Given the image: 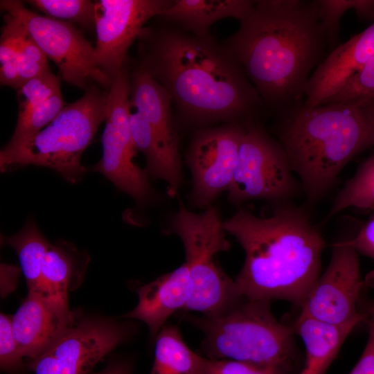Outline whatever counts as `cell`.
<instances>
[{
  "instance_id": "cell-1",
  "label": "cell",
  "mask_w": 374,
  "mask_h": 374,
  "mask_svg": "<svg viewBox=\"0 0 374 374\" xmlns=\"http://www.w3.org/2000/svg\"><path fill=\"white\" fill-rule=\"evenodd\" d=\"M161 20L139 35L136 64L166 90L179 118L199 129L253 122L265 107L229 50Z\"/></svg>"
},
{
  "instance_id": "cell-2",
  "label": "cell",
  "mask_w": 374,
  "mask_h": 374,
  "mask_svg": "<svg viewBox=\"0 0 374 374\" xmlns=\"http://www.w3.org/2000/svg\"><path fill=\"white\" fill-rule=\"evenodd\" d=\"M240 23L222 43L265 107L283 112L302 104L309 79L329 46L315 1H256Z\"/></svg>"
},
{
  "instance_id": "cell-3",
  "label": "cell",
  "mask_w": 374,
  "mask_h": 374,
  "mask_svg": "<svg viewBox=\"0 0 374 374\" xmlns=\"http://www.w3.org/2000/svg\"><path fill=\"white\" fill-rule=\"evenodd\" d=\"M244 251L235 280L250 300L301 306L321 274L325 241L304 212L284 204L267 217L240 209L223 222Z\"/></svg>"
},
{
  "instance_id": "cell-4",
  "label": "cell",
  "mask_w": 374,
  "mask_h": 374,
  "mask_svg": "<svg viewBox=\"0 0 374 374\" xmlns=\"http://www.w3.org/2000/svg\"><path fill=\"white\" fill-rule=\"evenodd\" d=\"M282 113L279 143L311 203L329 191L351 159L374 145V99L302 103Z\"/></svg>"
},
{
  "instance_id": "cell-5",
  "label": "cell",
  "mask_w": 374,
  "mask_h": 374,
  "mask_svg": "<svg viewBox=\"0 0 374 374\" xmlns=\"http://www.w3.org/2000/svg\"><path fill=\"white\" fill-rule=\"evenodd\" d=\"M203 333L206 358L251 364L289 374L299 359L292 326L277 320L271 301L244 298L213 317L186 315Z\"/></svg>"
},
{
  "instance_id": "cell-6",
  "label": "cell",
  "mask_w": 374,
  "mask_h": 374,
  "mask_svg": "<svg viewBox=\"0 0 374 374\" xmlns=\"http://www.w3.org/2000/svg\"><path fill=\"white\" fill-rule=\"evenodd\" d=\"M107 99V91L90 87L33 137L15 147L5 146L0 152L1 171L35 165L50 168L71 183L80 181L87 172L81 157L105 121Z\"/></svg>"
},
{
  "instance_id": "cell-7",
  "label": "cell",
  "mask_w": 374,
  "mask_h": 374,
  "mask_svg": "<svg viewBox=\"0 0 374 374\" xmlns=\"http://www.w3.org/2000/svg\"><path fill=\"white\" fill-rule=\"evenodd\" d=\"M170 231L183 242L185 262L189 270L190 293L184 311L198 312L204 317H213L244 298L235 280L214 260L217 253L230 248L216 209L209 208L199 214L181 209L173 217Z\"/></svg>"
},
{
  "instance_id": "cell-8",
  "label": "cell",
  "mask_w": 374,
  "mask_h": 374,
  "mask_svg": "<svg viewBox=\"0 0 374 374\" xmlns=\"http://www.w3.org/2000/svg\"><path fill=\"white\" fill-rule=\"evenodd\" d=\"M133 332L130 323L71 311L62 332L27 366L35 374H88Z\"/></svg>"
},
{
  "instance_id": "cell-9",
  "label": "cell",
  "mask_w": 374,
  "mask_h": 374,
  "mask_svg": "<svg viewBox=\"0 0 374 374\" xmlns=\"http://www.w3.org/2000/svg\"><path fill=\"white\" fill-rule=\"evenodd\" d=\"M237 166L228 197L238 204L251 199L281 202L299 188L285 152L253 121L244 125Z\"/></svg>"
},
{
  "instance_id": "cell-10",
  "label": "cell",
  "mask_w": 374,
  "mask_h": 374,
  "mask_svg": "<svg viewBox=\"0 0 374 374\" xmlns=\"http://www.w3.org/2000/svg\"><path fill=\"white\" fill-rule=\"evenodd\" d=\"M0 7L21 20L67 83L85 91L93 85L110 87L113 80L96 65L94 46L73 24L34 12L17 0H1Z\"/></svg>"
},
{
  "instance_id": "cell-11",
  "label": "cell",
  "mask_w": 374,
  "mask_h": 374,
  "mask_svg": "<svg viewBox=\"0 0 374 374\" xmlns=\"http://www.w3.org/2000/svg\"><path fill=\"white\" fill-rule=\"evenodd\" d=\"M129 72L127 62L107 89L105 126L101 138L103 154L92 168L141 202L149 197L150 188L145 172L133 161L137 150L130 121Z\"/></svg>"
},
{
  "instance_id": "cell-12",
  "label": "cell",
  "mask_w": 374,
  "mask_h": 374,
  "mask_svg": "<svg viewBox=\"0 0 374 374\" xmlns=\"http://www.w3.org/2000/svg\"><path fill=\"white\" fill-rule=\"evenodd\" d=\"M366 285L357 251L341 242H335L329 264L303 300L299 315L332 324L368 319L367 312L359 308Z\"/></svg>"
},
{
  "instance_id": "cell-13",
  "label": "cell",
  "mask_w": 374,
  "mask_h": 374,
  "mask_svg": "<svg viewBox=\"0 0 374 374\" xmlns=\"http://www.w3.org/2000/svg\"><path fill=\"white\" fill-rule=\"evenodd\" d=\"M244 125L224 123L198 129L186 154L193 175L192 202L209 207L211 202L229 188L235 171Z\"/></svg>"
},
{
  "instance_id": "cell-14",
  "label": "cell",
  "mask_w": 374,
  "mask_h": 374,
  "mask_svg": "<svg viewBox=\"0 0 374 374\" xmlns=\"http://www.w3.org/2000/svg\"><path fill=\"white\" fill-rule=\"evenodd\" d=\"M172 0L95 1L98 67L113 80L123 70L127 52L147 21L161 13Z\"/></svg>"
},
{
  "instance_id": "cell-15",
  "label": "cell",
  "mask_w": 374,
  "mask_h": 374,
  "mask_svg": "<svg viewBox=\"0 0 374 374\" xmlns=\"http://www.w3.org/2000/svg\"><path fill=\"white\" fill-rule=\"evenodd\" d=\"M374 57V23L335 46L312 72L303 105L315 106L336 94Z\"/></svg>"
},
{
  "instance_id": "cell-16",
  "label": "cell",
  "mask_w": 374,
  "mask_h": 374,
  "mask_svg": "<svg viewBox=\"0 0 374 374\" xmlns=\"http://www.w3.org/2000/svg\"><path fill=\"white\" fill-rule=\"evenodd\" d=\"M129 93L131 107L148 122L172 166L181 171L178 136L172 100L166 90L136 63L130 66Z\"/></svg>"
},
{
  "instance_id": "cell-17",
  "label": "cell",
  "mask_w": 374,
  "mask_h": 374,
  "mask_svg": "<svg viewBox=\"0 0 374 374\" xmlns=\"http://www.w3.org/2000/svg\"><path fill=\"white\" fill-rule=\"evenodd\" d=\"M138 303L122 318L137 319L148 327L155 339L166 320L177 310H184L190 293L188 265L182 264L171 272L137 288Z\"/></svg>"
},
{
  "instance_id": "cell-18",
  "label": "cell",
  "mask_w": 374,
  "mask_h": 374,
  "mask_svg": "<svg viewBox=\"0 0 374 374\" xmlns=\"http://www.w3.org/2000/svg\"><path fill=\"white\" fill-rule=\"evenodd\" d=\"M69 319L61 317L39 296L28 293L11 317L12 332L23 357L30 360L44 351Z\"/></svg>"
},
{
  "instance_id": "cell-19",
  "label": "cell",
  "mask_w": 374,
  "mask_h": 374,
  "mask_svg": "<svg viewBox=\"0 0 374 374\" xmlns=\"http://www.w3.org/2000/svg\"><path fill=\"white\" fill-rule=\"evenodd\" d=\"M87 261V254L66 242L51 244L45 255L42 299L64 319H69L71 314L68 290L75 280L80 278Z\"/></svg>"
},
{
  "instance_id": "cell-20",
  "label": "cell",
  "mask_w": 374,
  "mask_h": 374,
  "mask_svg": "<svg viewBox=\"0 0 374 374\" xmlns=\"http://www.w3.org/2000/svg\"><path fill=\"white\" fill-rule=\"evenodd\" d=\"M367 319L332 324L299 315L292 327L305 347V366L300 374H326L348 335Z\"/></svg>"
},
{
  "instance_id": "cell-21",
  "label": "cell",
  "mask_w": 374,
  "mask_h": 374,
  "mask_svg": "<svg viewBox=\"0 0 374 374\" xmlns=\"http://www.w3.org/2000/svg\"><path fill=\"white\" fill-rule=\"evenodd\" d=\"M252 0H172L158 17L198 36H207L215 22L244 19L252 9Z\"/></svg>"
},
{
  "instance_id": "cell-22",
  "label": "cell",
  "mask_w": 374,
  "mask_h": 374,
  "mask_svg": "<svg viewBox=\"0 0 374 374\" xmlns=\"http://www.w3.org/2000/svg\"><path fill=\"white\" fill-rule=\"evenodd\" d=\"M206 357L193 351L176 326H164L155 338L150 374H203Z\"/></svg>"
},
{
  "instance_id": "cell-23",
  "label": "cell",
  "mask_w": 374,
  "mask_h": 374,
  "mask_svg": "<svg viewBox=\"0 0 374 374\" xmlns=\"http://www.w3.org/2000/svg\"><path fill=\"white\" fill-rule=\"evenodd\" d=\"M1 242L17 253L28 293L42 297V270L45 255L51 244L35 222L29 220L22 229L12 236H1Z\"/></svg>"
},
{
  "instance_id": "cell-24",
  "label": "cell",
  "mask_w": 374,
  "mask_h": 374,
  "mask_svg": "<svg viewBox=\"0 0 374 374\" xmlns=\"http://www.w3.org/2000/svg\"><path fill=\"white\" fill-rule=\"evenodd\" d=\"M130 121L135 148L145 155L149 175L154 179L166 181L168 194L175 195L181 181V171L170 163L151 127L139 113L131 112Z\"/></svg>"
},
{
  "instance_id": "cell-25",
  "label": "cell",
  "mask_w": 374,
  "mask_h": 374,
  "mask_svg": "<svg viewBox=\"0 0 374 374\" xmlns=\"http://www.w3.org/2000/svg\"><path fill=\"white\" fill-rule=\"evenodd\" d=\"M355 208L367 211L374 208V153L358 167L336 196L329 217Z\"/></svg>"
},
{
  "instance_id": "cell-26",
  "label": "cell",
  "mask_w": 374,
  "mask_h": 374,
  "mask_svg": "<svg viewBox=\"0 0 374 374\" xmlns=\"http://www.w3.org/2000/svg\"><path fill=\"white\" fill-rule=\"evenodd\" d=\"M315 3L330 47L337 44L339 23L346 11L353 10L359 18L374 20V0H316Z\"/></svg>"
},
{
  "instance_id": "cell-27",
  "label": "cell",
  "mask_w": 374,
  "mask_h": 374,
  "mask_svg": "<svg viewBox=\"0 0 374 374\" xmlns=\"http://www.w3.org/2000/svg\"><path fill=\"white\" fill-rule=\"evenodd\" d=\"M26 2L46 16L78 24L88 30H95L96 8L89 0H28Z\"/></svg>"
},
{
  "instance_id": "cell-28",
  "label": "cell",
  "mask_w": 374,
  "mask_h": 374,
  "mask_svg": "<svg viewBox=\"0 0 374 374\" xmlns=\"http://www.w3.org/2000/svg\"><path fill=\"white\" fill-rule=\"evenodd\" d=\"M65 107L61 91L35 107L23 119L17 121L13 134L6 147L21 144L46 127Z\"/></svg>"
},
{
  "instance_id": "cell-29",
  "label": "cell",
  "mask_w": 374,
  "mask_h": 374,
  "mask_svg": "<svg viewBox=\"0 0 374 374\" xmlns=\"http://www.w3.org/2000/svg\"><path fill=\"white\" fill-rule=\"evenodd\" d=\"M59 91L60 78L51 71L23 84L17 89V121L25 118L35 107Z\"/></svg>"
},
{
  "instance_id": "cell-30",
  "label": "cell",
  "mask_w": 374,
  "mask_h": 374,
  "mask_svg": "<svg viewBox=\"0 0 374 374\" xmlns=\"http://www.w3.org/2000/svg\"><path fill=\"white\" fill-rule=\"evenodd\" d=\"M374 99V57L336 94L321 104Z\"/></svg>"
},
{
  "instance_id": "cell-31",
  "label": "cell",
  "mask_w": 374,
  "mask_h": 374,
  "mask_svg": "<svg viewBox=\"0 0 374 374\" xmlns=\"http://www.w3.org/2000/svg\"><path fill=\"white\" fill-rule=\"evenodd\" d=\"M19 87L49 71L47 57L28 33L17 59Z\"/></svg>"
},
{
  "instance_id": "cell-32",
  "label": "cell",
  "mask_w": 374,
  "mask_h": 374,
  "mask_svg": "<svg viewBox=\"0 0 374 374\" xmlns=\"http://www.w3.org/2000/svg\"><path fill=\"white\" fill-rule=\"evenodd\" d=\"M27 35L28 31L21 20L6 12L0 39V65L17 63V55Z\"/></svg>"
},
{
  "instance_id": "cell-33",
  "label": "cell",
  "mask_w": 374,
  "mask_h": 374,
  "mask_svg": "<svg viewBox=\"0 0 374 374\" xmlns=\"http://www.w3.org/2000/svg\"><path fill=\"white\" fill-rule=\"evenodd\" d=\"M23 356L12 330L11 317L0 315V366L3 371L15 373L24 368Z\"/></svg>"
},
{
  "instance_id": "cell-34",
  "label": "cell",
  "mask_w": 374,
  "mask_h": 374,
  "mask_svg": "<svg viewBox=\"0 0 374 374\" xmlns=\"http://www.w3.org/2000/svg\"><path fill=\"white\" fill-rule=\"evenodd\" d=\"M203 374H283L280 371L251 364L228 359L206 358Z\"/></svg>"
},
{
  "instance_id": "cell-35",
  "label": "cell",
  "mask_w": 374,
  "mask_h": 374,
  "mask_svg": "<svg viewBox=\"0 0 374 374\" xmlns=\"http://www.w3.org/2000/svg\"><path fill=\"white\" fill-rule=\"evenodd\" d=\"M369 284L374 288V276L369 280ZM368 336L364 351L349 374H374V299L367 310Z\"/></svg>"
},
{
  "instance_id": "cell-36",
  "label": "cell",
  "mask_w": 374,
  "mask_h": 374,
  "mask_svg": "<svg viewBox=\"0 0 374 374\" xmlns=\"http://www.w3.org/2000/svg\"><path fill=\"white\" fill-rule=\"evenodd\" d=\"M341 242L353 247L358 253H360L374 260V215L355 236Z\"/></svg>"
},
{
  "instance_id": "cell-37",
  "label": "cell",
  "mask_w": 374,
  "mask_h": 374,
  "mask_svg": "<svg viewBox=\"0 0 374 374\" xmlns=\"http://www.w3.org/2000/svg\"><path fill=\"white\" fill-rule=\"evenodd\" d=\"M19 269L10 265H1V294H6L15 289L19 276Z\"/></svg>"
},
{
  "instance_id": "cell-38",
  "label": "cell",
  "mask_w": 374,
  "mask_h": 374,
  "mask_svg": "<svg viewBox=\"0 0 374 374\" xmlns=\"http://www.w3.org/2000/svg\"><path fill=\"white\" fill-rule=\"evenodd\" d=\"M133 364L130 360L117 359L109 364L103 370L92 374H132Z\"/></svg>"
}]
</instances>
